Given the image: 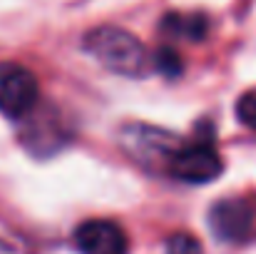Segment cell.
<instances>
[{"instance_id":"obj_10","label":"cell","mask_w":256,"mask_h":254,"mask_svg":"<svg viewBox=\"0 0 256 254\" xmlns=\"http://www.w3.org/2000/svg\"><path fill=\"white\" fill-rule=\"evenodd\" d=\"M236 115H239V122L244 127H249L252 132H256V87L244 92L236 102Z\"/></svg>"},{"instance_id":"obj_6","label":"cell","mask_w":256,"mask_h":254,"mask_svg":"<svg viewBox=\"0 0 256 254\" xmlns=\"http://www.w3.org/2000/svg\"><path fill=\"white\" fill-rule=\"evenodd\" d=\"M75 247L82 254H130V239L110 219H87L75 229Z\"/></svg>"},{"instance_id":"obj_2","label":"cell","mask_w":256,"mask_h":254,"mask_svg":"<svg viewBox=\"0 0 256 254\" xmlns=\"http://www.w3.org/2000/svg\"><path fill=\"white\" fill-rule=\"evenodd\" d=\"M120 147L144 169L167 172L174 155L184 147V140L170 130L144 122H132L120 130Z\"/></svg>"},{"instance_id":"obj_1","label":"cell","mask_w":256,"mask_h":254,"mask_svg":"<svg viewBox=\"0 0 256 254\" xmlns=\"http://www.w3.org/2000/svg\"><path fill=\"white\" fill-rule=\"evenodd\" d=\"M82 48L102 68L124 78H142L154 70V55L144 43L124 28L100 25L82 38Z\"/></svg>"},{"instance_id":"obj_5","label":"cell","mask_w":256,"mask_h":254,"mask_svg":"<svg viewBox=\"0 0 256 254\" xmlns=\"http://www.w3.org/2000/svg\"><path fill=\"white\" fill-rule=\"evenodd\" d=\"M256 224L254 207L242 199V197H229L216 202L209 209V227L214 232L216 239L229 242V244H239L244 239L252 237Z\"/></svg>"},{"instance_id":"obj_8","label":"cell","mask_w":256,"mask_h":254,"mask_svg":"<svg viewBox=\"0 0 256 254\" xmlns=\"http://www.w3.org/2000/svg\"><path fill=\"white\" fill-rule=\"evenodd\" d=\"M154 70L162 73L164 78H179L184 73V63H182V58H179L176 50L162 48V50L154 53Z\"/></svg>"},{"instance_id":"obj_4","label":"cell","mask_w":256,"mask_h":254,"mask_svg":"<svg viewBox=\"0 0 256 254\" xmlns=\"http://www.w3.org/2000/svg\"><path fill=\"white\" fill-rule=\"evenodd\" d=\"M224 172V160L209 140L184 142V147L174 155L167 174L189 184H209Z\"/></svg>"},{"instance_id":"obj_9","label":"cell","mask_w":256,"mask_h":254,"mask_svg":"<svg viewBox=\"0 0 256 254\" xmlns=\"http://www.w3.org/2000/svg\"><path fill=\"white\" fill-rule=\"evenodd\" d=\"M167 254H204L202 242L186 232H176L167 239Z\"/></svg>"},{"instance_id":"obj_7","label":"cell","mask_w":256,"mask_h":254,"mask_svg":"<svg viewBox=\"0 0 256 254\" xmlns=\"http://www.w3.org/2000/svg\"><path fill=\"white\" fill-rule=\"evenodd\" d=\"M160 30L172 40H204L209 33V20L202 13H167L160 23Z\"/></svg>"},{"instance_id":"obj_3","label":"cell","mask_w":256,"mask_h":254,"mask_svg":"<svg viewBox=\"0 0 256 254\" xmlns=\"http://www.w3.org/2000/svg\"><path fill=\"white\" fill-rule=\"evenodd\" d=\"M38 78L18 63H0V112L8 120H25L38 107Z\"/></svg>"}]
</instances>
